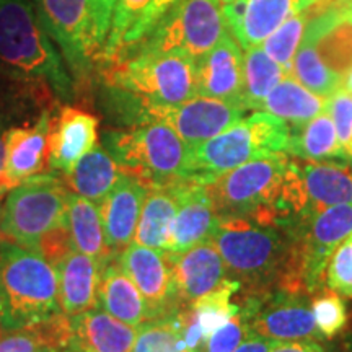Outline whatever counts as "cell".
I'll use <instances>...</instances> for the list:
<instances>
[{"label":"cell","instance_id":"obj_2","mask_svg":"<svg viewBox=\"0 0 352 352\" xmlns=\"http://www.w3.org/2000/svg\"><path fill=\"white\" fill-rule=\"evenodd\" d=\"M0 292L3 331L26 328L63 311L56 267L25 246H0Z\"/></svg>","mask_w":352,"mask_h":352},{"label":"cell","instance_id":"obj_18","mask_svg":"<svg viewBox=\"0 0 352 352\" xmlns=\"http://www.w3.org/2000/svg\"><path fill=\"white\" fill-rule=\"evenodd\" d=\"M196 83L197 96L243 104V52L228 30L212 50L196 59Z\"/></svg>","mask_w":352,"mask_h":352},{"label":"cell","instance_id":"obj_36","mask_svg":"<svg viewBox=\"0 0 352 352\" xmlns=\"http://www.w3.org/2000/svg\"><path fill=\"white\" fill-rule=\"evenodd\" d=\"M311 310L316 321V327L323 338H331L340 334L347 323V310L344 302L334 290H324L311 303Z\"/></svg>","mask_w":352,"mask_h":352},{"label":"cell","instance_id":"obj_46","mask_svg":"<svg viewBox=\"0 0 352 352\" xmlns=\"http://www.w3.org/2000/svg\"><path fill=\"white\" fill-rule=\"evenodd\" d=\"M308 2H310V10L320 12L323 8L333 6V3L340 2V0H308Z\"/></svg>","mask_w":352,"mask_h":352},{"label":"cell","instance_id":"obj_5","mask_svg":"<svg viewBox=\"0 0 352 352\" xmlns=\"http://www.w3.org/2000/svg\"><path fill=\"white\" fill-rule=\"evenodd\" d=\"M290 138L287 122L271 113L256 111L191 148L192 176L209 184L253 158L287 153Z\"/></svg>","mask_w":352,"mask_h":352},{"label":"cell","instance_id":"obj_40","mask_svg":"<svg viewBox=\"0 0 352 352\" xmlns=\"http://www.w3.org/2000/svg\"><path fill=\"white\" fill-rule=\"evenodd\" d=\"M114 7H116V0H88L91 43H94L96 64H101V59H103V51L113 23Z\"/></svg>","mask_w":352,"mask_h":352},{"label":"cell","instance_id":"obj_24","mask_svg":"<svg viewBox=\"0 0 352 352\" xmlns=\"http://www.w3.org/2000/svg\"><path fill=\"white\" fill-rule=\"evenodd\" d=\"M56 271L57 285H59V305L63 314L74 316L91 308H98L101 274V263L98 259L74 250L56 267Z\"/></svg>","mask_w":352,"mask_h":352},{"label":"cell","instance_id":"obj_12","mask_svg":"<svg viewBox=\"0 0 352 352\" xmlns=\"http://www.w3.org/2000/svg\"><path fill=\"white\" fill-rule=\"evenodd\" d=\"M118 261L142 294L148 308V318H165L179 310V300L176 297L173 276L165 252L129 243L120 253Z\"/></svg>","mask_w":352,"mask_h":352},{"label":"cell","instance_id":"obj_39","mask_svg":"<svg viewBox=\"0 0 352 352\" xmlns=\"http://www.w3.org/2000/svg\"><path fill=\"white\" fill-rule=\"evenodd\" d=\"M327 283L336 294L352 298V235L334 252L327 270Z\"/></svg>","mask_w":352,"mask_h":352},{"label":"cell","instance_id":"obj_22","mask_svg":"<svg viewBox=\"0 0 352 352\" xmlns=\"http://www.w3.org/2000/svg\"><path fill=\"white\" fill-rule=\"evenodd\" d=\"M303 212L311 215L340 204H352V171L333 162L297 164Z\"/></svg>","mask_w":352,"mask_h":352},{"label":"cell","instance_id":"obj_28","mask_svg":"<svg viewBox=\"0 0 352 352\" xmlns=\"http://www.w3.org/2000/svg\"><path fill=\"white\" fill-rule=\"evenodd\" d=\"M67 223L74 248L77 252L96 258L101 264L114 256L107 245L103 220H101L98 206L94 201L78 196L76 192H69Z\"/></svg>","mask_w":352,"mask_h":352},{"label":"cell","instance_id":"obj_25","mask_svg":"<svg viewBox=\"0 0 352 352\" xmlns=\"http://www.w3.org/2000/svg\"><path fill=\"white\" fill-rule=\"evenodd\" d=\"M98 302L104 311L134 328L151 320L142 294L122 271L116 256L101 264Z\"/></svg>","mask_w":352,"mask_h":352},{"label":"cell","instance_id":"obj_42","mask_svg":"<svg viewBox=\"0 0 352 352\" xmlns=\"http://www.w3.org/2000/svg\"><path fill=\"white\" fill-rule=\"evenodd\" d=\"M0 352H56L32 328L0 333Z\"/></svg>","mask_w":352,"mask_h":352},{"label":"cell","instance_id":"obj_52","mask_svg":"<svg viewBox=\"0 0 352 352\" xmlns=\"http://www.w3.org/2000/svg\"><path fill=\"white\" fill-rule=\"evenodd\" d=\"M347 3H349V2H347ZM351 7H352V6H351Z\"/></svg>","mask_w":352,"mask_h":352},{"label":"cell","instance_id":"obj_45","mask_svg":"<svg viewBox=\"0 0 352 352\" xmlns=\"http://www.w3.org/2000/svg\"><path fill=\"white\" fill-rule=\"evenodd\" d=\"M6 126H3V121H0V173L3 170V160H6V135H7Z\"/></svg>","mask_w":352,"mask_h":352},{"label":"cell","instance_id":"obj_31","mask_svg":"<svg viewBox=\"0 0 352 352\" xmlns=\"http://www.w3.org/2000/svg\"><path fill=\"white\" fill-rule=\"evenodd\" d=\"M287 153L310 162H323L327 158H342L341 144L338 140L336 127L328 111L318 114L302 131L292 134Z\"/></svg>","mask_w":352,"mask_h":352},{"label":"cell","instance_id":"obj_43","mask_svg":"<svg viewBox=\"0 0 352 352\" xmlns=\"http://www.w3.org/2000/svg\"><path fill=\"white\" fill-rule=\"evenodd\" d=\"M279 344L277 341H272L270 338L259 336L256 333L248 331V334L243 338V341L240 342L233 352H271L274 347Z\"/></svg>","mask_w":352,"mask_h":352},{"label":"cell","instance_id":"obj_30","mask_svg":"<svg viewBox=\"0 0 352 352\" xmlns=\"http://www.w3.org/2000/svg\"><path fill=\"white\" fill-rule=\"evenodd\" d=\"M287 77L285 70L261 50L253 46L243 54V94L241 103L246 109H259L266 96Z\"/></svg>","mask_w":352,"mask_h":352},{"label":"cell","instance_id":"obj_34","mask_svg":"<svg viewBox=\"0 0 352 352\" xmlns=\"http://www.w3.org/2000/svg\"><path fill=\"white\" fill-rule=\"evenodd\" d=\"M310 19L311 13L308 12L307 8V10L297 13V15L285 20L279 28L274 30L270 36L259 44L261 50L266 52L271 59H274L276 63L285 70L287 76L290 74V69H292L294 57H296V52L298 50V46H300Z\"/></svg>","mask_w":352,"mask_h":352},{"label":"cell","instance_id":"obj_14","mask_svg":"<svg viewBox=\"0 0 352 352\" xmlns=\"http://www.w3.org/2000/svg\"><path fill=\"white\" fill-rule=\"evenodd\" d=\"M50 126L51 114L43 111L34 124L15 126L7 131L6 160L0 173V196L50 168Z\"/></svg>","mask_w":352,"mask_h":352},{"label":"cell","instance_id":"obj_27","mask_svg":"<svg viewBox=\"0 0 352 352\" xmlns=\"http://www.w3.org/2000/svg\"><path fill=\"white\" fill-rule=\"evenodd\" d=\"M65 176L72 192L100 204L120 179L121 168L111 153L96 144Z\"/></svg>","mask_w":352,"mask_h":352},{"label":"cell","instance_id":"obj_6","mask_svg":"<svg viewBox=\"0 0 352 352\" xmlns=\"http://www.w3.org/2000/svg\"><path fill=\"white\" fill-rule=\"evenodd\" d=\"M292 162L285 153L253 158L208 184L219 215L253 217L274 222L285 178Z\"/></svg>","mask_w":352,"mask_h":352},{"label":"cell","instance_id":"obj_38","mask_svg":"<svg viewBox=\"0 0 352 352\" xmlns=\"http://www.w3.org/2000/svg\"><path fill=\"white\" fill-rule=\"evenodd\" d=\"M250 331L248 316L243 310L233 314L206 341L202 352H233Z\"/></svg>","mask_w":352,"mask_h":352},{"label":"cell","instance_id":"obj_13","mask_svg":"<svg viewBox=\"0 0 352 352\" xmlns=\"http://www.w3.org/2000/svg\"><path fill=\"white\" fill-rule=\"evenodd\" d=\"M351 235L352 204L331 206L314 215L300 256V277L308 290L318 292L323 287L334 252Z\"/></svg>","mask_w":352,"mask_h":352},{"label":"cell","instance_id":"obj_11","mask_svg":"<svg viewBox=\"0 0 352 352\" xmlns=\"http://www.w3.org/2000/svg\"><path fill=\"white\" fill-rule=\"evenodd\" d=\"M246 108L233 101L195 96L175 107H144L145 121L168 124L195 148L243 120Z\"/></svg>","mask_w":352,"mask_h":352},{"label":"cell","instance_id":"obj_50","mask_svg":"<svg viewBox=\"0 0 352 352\" xmlns=\"http://www.w3.org/2000/svg\"><path fill=\"white\" fill-rule=\"evenodd\" d=\"M57 352H72L70 349H63V351H57Z\"/></svg>","mask_w":352,"mask_h":352},{"label":"cell","instance_id":"obj_21","mask_svg":"<svg viewBox=\"0 0 352 352\" xmlns=\"http://www.w3.org/2000/svg\"><path fill=\"white\" fill-rule=\"evenodd\" d=\"M148 186L135 176L121 173L118 183L100 202L104 239L111 252L124 250L134 241L140 210L147 197Z\"/></svg>","mask_w":352,"mask_h":352},{"label":"cell","instance_id":"obj_47","mask_svg":"<svg viewBox=\"0 0 352 352\" xmlns=\"http://www.w3.org/2000/svg\"><path fill=\"white\" fill-rule=\"evenodd\" d=\"M341 90H344V91H347V94L352 95V67L347 70V72L344 74V77H342Z\"/></svg>","mask_w":352,"mask_h":352},{"label":"cell","instance_id":"obj_7","mask_svg":"<svg viewBox=\"0 0 352 352\" xmlns=\"http://www.w3.org/2000/svg\"><path fill=\"white\" fill-rule=\"evenodd\" d=\"M69 189L50 175H38L10 189L0 209V235L36 252L44 233L67 219Z\"/></svg>","mask_w":352,"mask_h":352},{"label":"cell","instance_id":"obj_49","mask_svg":"<svg viewBox=\"0 0 352 352\" xmlns=\"http://www.w3.org/2000/svg\"><path fill=\"white\" fill-rule=\"evenodd\" d=\"M219 2H222V3H230V2H233V0H219Z\"/></svg>","mask_w":352,"mask_h":352},{"label":"cell","instance_id":"obj_4","mask_svg":"<svg viewBox=\"0 0 352 352\" xmlns=\"http://www.w3.org/2000/svg\"><path fill=\"white\" fill-rule=\"evenodd\" d=\"M104 80L138 96L144 107H175L197 96L196 59L178 51L138 50L108 64Z\"/></svg>","mask_w":352,"mask_h":352},{"label":"cell","instance_id":"obj_26","mask_svg":"<svg viewBox=\"0 0 352 352\" xmlns=\"http://www.w3.org/2000/svg\"><path fill=\"white\" fill-rule=\"evenodd\" d=\"M178 210L176 183L170 186L148 188L147 197L140 210L134 243L166 252L171 230Z\"/></svg>","mask_w":352,"mask_h":352},{"label":"cell","instance_id":"obj_35","mask_svg":"<svg viewBox=\"0 0 352 352\" xmlns=\"http://www.w3.org/2000/svg\"><path fill=\"white\" fill-rule=\"evenodd\" d=\"M148 3H151V0H116L111 30H109L101 64L108 65L118 59L124 36L131 30V26L142 15Z\"/></svg>","mask_w":352,"mask_h":352},{"label":"cell","instance_id":"obj_32","mask_svg":"<svg viewBox=\"0 0 352 352\" xmlns=\"http://www.w3.org/2000/svg\"><path fill=\"white\" fill-rule=\"evenodd\" d=\"M289 77L296 78L303 87L323 98L336 94L342 82V77L323 63L315 46L307 38H303L298 46Z\"/></svg>","mask_w":352,"mask_h":352},{"label":"cell","instance_id":"obj_15","mask_svg":"<svg viewBox=\"0 0 352 352\" xmlns=\"http://www.w3.org/2000/svg\"><path fill=\"white\" fill-rule=\"evenodd\" d=\"M250 331L277 342L314 341L321 336L311 305L302 297L277 296L270 303L245 307Z\"/></svg>","mask_w":352,"mask_h":352},{"label":"cell","instance_id":"obj_29","mask_svg":"<svg viewBox=\"0 0 352 352\" xmlns=\"http://www.w3.org/2000/svg\"><path fill=\"white\" fill-rule=\"evenodd\" d=\"M327 100L287 76L266 96L259 109L274 114L285 122L303 126L327 111Z\"/></svg>","mask_w":352,"mask_h":352},{"label":"cell","instance_id":"obj_37","mask_svg":"<svg viewBox=\"0 0 352 352\" xmlns=\"http://www.w3.org/2000/svg\"><path fill=\"white\" fill-rule=\"evenodd\" d=\"M178 2L179 0H151V3H148L147 8L142 12V15H140L138 21L131 26V30L124 36L120 56H118L116 60H120L121 57H124L127 54V51H132L139 43H142L145 36L152 32L153 26L160 21L162 16ZM116 60H114V63H116Z\"/></svg>","mask_w":352,"mask_h":352},{"label":"cell","instance_id":"obj_8","mask_svg":"<svg viewBox=\"0 0 352 352\" xmlns=\"http://www.w3.org/2000/svg\"><path fill=\"white\" fill-rule=\"evenodd\" d=\"M227 32L219 0H179L134 50L178 51L201 57Z\"/></svg>","mask_w":352,"mask_h":352},{"label":"cell","instance_id":"obj_10","mask_svg":"<svg viewBox=\"0 0 352 352\" xmlns=\"http://www.w3.org/2000/svg\"><path fill=\"white\" fill-rule=\"evenodd\" d=\"M38 19L76 77H87L95 60L88 0H32Z\"/></svg>","mask_w":352,"mask_h":352},{"label":"cell","instance_id":"obj_3","mask_svg":"<svg viewBox=\"0 0 352 352\" xmlns=\"http://www.w3.org/2000/svg\"><path fill=\"white\" fill-rule=\"evenodd\" d=\"M104 148L121 171L135 176L148 188L195 179L191 147L165 122L145 121L131 131L111 132Z\"/></svg>","mask_w":352,"mask_h":352},{"label":"cell","instance_id":"obj_17","mask_svg":"<svg viewBox=\"0 0 352 352\" xmlns=\"http://www.w3.org/2000/svg\"><path fill=\"white\" fill-rule=\"evenodd\" d=\"M178 210L166 253L179 254L192 246L210 240L217 226L219 214L209 195L208 184L199 179L176 183Z\"/></svg>","mask_w":352,"mask_h":352},{"label":"cell","instance_id":"obj_48","mask_svg":"<svg viewBox=\"0 0 352 352\" xmlns=\"http://www.w3.org/2000/svg\"><path fill=\"white\" fill-rule=\"evenodd\" d=\"M3 331V300H2V292H0V333Z\"/></svg>","mask_w":352,"mask_h":352},{"label":"cell","instance_id":"obj_20","mask_svg":"<svg viewBox=\"0 0 352 352\" xmlns=\"http://www.w3.org/2000/svg\"><path fill=\"white\" fill-rule=\"evenodd\" d=\"M98 118L77 107H63L51 116L47 148L50 168L67 175L98 142Z\"/></svg>","mask_w":352,"mask_h":352},{"label":"cell","instance_id":"obj_1","mask_svg":"<svg viewBox=\"0 0 352 352\" xmlns=\"http://www.w3.org/2000/svg\"><path fill=\"white\" fill-rule=\"evenodd\" d=\"M0 69L46 82L64 100L72 96L63 54L39 21L32 0H0Z\"/></svg>","mask_w":352,"mask_h":352},{"label":"cell","instance_id":"obj_51","mask_svg":"<svg viewBox=\"0 0 352 352\" xmlns=\"http://www.w3.org/2000/svg\"><path fill=\"white\" fill-rule=\"evenodd\" d=\"M347 2H349V6H352V0H347Z\"/></svg>","mask_w":352,"mask_h":352},{"label":"cell","instance_id":"obj_19","mask_svg":"<svg viewBox=\"0 0 352 352\" xmlns=\"http://www.w3.org/2000/svg\"><path fill=\"white\" fill-rule=\"evenodd\" d=\"M166 256L176 297L183 305H191L197 298L226 283L227 266L212 240L192 246L179 254L166 253Z\"/></svg>","mask_w":352,"mask_h":352},{"label":"cell","instance_id":"obj_23","mask_svg":"<svg viewBox=\"0 0 352 352\" xmlns=\"http://www.w3.org/2000/svg\"><path fill=\"white\" fill-rule=\"evenodd\" d=\"M72 352H132L138 328L122 323L108 311L91 308L70 316Z\"/></svg>","mask_w":352,"mask_h":352},{"label":"cell","instance_id":"obj_9","mask_svg":"<svg viewBox=\"0 0 352 352\" xmlns=\"http://www.w3.org/2000/svg\"><path fill=\"white\" fill-rule=\"evenodd\" d=\"M226 266L240 277L270 274L279 266L284 240L270 223L252 222L236 215H219L210 236Z\"/></svg>","mask_w":352,"mask_h":352},{"label":"cell","instance_id":"obj_16","mask_svg":"<svg viewBox=\"0 0 352 352\" xmlns=\"http://www.w3.org/2000/svg\"><path fill=\"white\" fill-rule=\"evenodd\" d=\"M310 8L308 0H233L223 19L241 50L259 46L285 20Z\"/></svg>","mask_w":352,"mask_h":352},{"label":"cell","instance_id":"obj_44","mask_svg":"<svg viewBox=\"0 0 352 352\" xmlns=\"http://www.w3.org/2000/svg\"><path fill=\"white\" fill-rule=\"evenodd\" d=\"M271 352H324L315 341H290L279 342Z\"/></svg>","mask_w":352,"mask_h":352},{"label":"cell","instance_id":"obj_41","mask_svg":"<svg viewBox=\"0 0 352 352\" xmlns=\"http://www.w3.org/2000/svg\"><path fill=\"white\" fill-rule=\"evenodd\" d=\"M74 250L76 248H74L72 236H70L67 219L63 220L52 230L44 233L36 246V252L54 267L59 266Z\"/></svg>","mask_w":352,"mask_h":352},{"label":"cell","instance_id":"obj_33","mask_svg":"<svg viewBox=\"0 0 352 352\" xmlns=\"http://www.w3.org/2000/svg\"><path fill=\"white\" fill-rule=\"evenodd\" d=\"M138 329L132 352H192L184 344L178 311L165 318L145 321Z\"/></svg>","mask_w":352,"mask_h":352}]
</instances>
